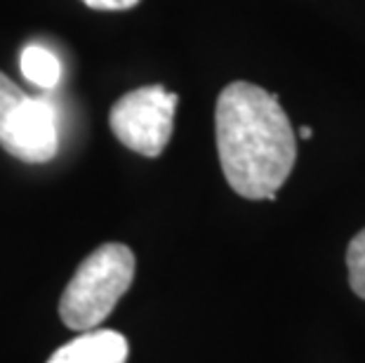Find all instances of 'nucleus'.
Returning <instances> with one entry per match:
<instances>
[{
  "label": "nucleus",
  "instance_id": "3",
  "mask_svg": "<svg viewBox=\"0 0 365 363\" xmlns=\"http://www.w3.org/2000/svg\"><path fill=\"white\" fill-rule=\"evenodd\" d=\"M0 146L24 163H48L57 156V116L45 99L24 95L0 71Z\"/></svg>",
  "mask_w": 365,
  "mask_h": 363
},
{
  "label": "nucleus",
  "instance_id": "8",
  "mask_svg": "<svg viewBox=\"0 0 365 363\" xmlns=\"http://www.w3.org/2000/svg\"><path fill=\"white\" fill-rule=\"evenodd\" d=\"M83 3L92 7V10L113 12V10H130V7L139 5V0H83Z\"/></svg>",
  "mask_w": 365,
  "mask_h": 363
},
{
  "label": "nucleus",
  "instance_id": "2",
  "mask_svg": "<svg viewBox=\"0 0 365 363\" xmlns=\"http://www.w3.org/2000/svg\"><path fill=\"white\" fill-rule=\"evenodd\" d=\"M135 279V255L123 243H104L85 257L61 292L59 316L66 328L88 333L99 326Z\"/></svg>",
  "mask_w": 365,
  "mask_h": 363
},
{
  "label": "nucleus",
  "instance_id": "5",
  "mask_svg": "<svg viewBox=\"0 0 365 363\" xmlns=\"http://www.w3.org/2000/svg\"><path fill=\"white\" fill-rule=\"evenodd\" d=\"M128 339L115 330L83 333L52 354L48 363H125Z\"/></svg>",
  "mask_w": 365,
  "mask_h": 363
},
{
  "label": "nucleus",
  "instance_id": "7",
  "mask_svg": "<svg viewBox=\"0 0 365 363\" xmlns=\"http://www.w3.org/2000/svg\"><path fill=\"white\" fill-rule=\"evenodd\" d=\"M346 269H349V283L351 290L359 297L365 300V229L351 238L346 248Z\"/></svg>",
  "mask_w": 365,
  "mask_h": 363
},
{
  "label": "nucleus",
  "instance_id": "6",
  "mask_svg": "<svg viewBox=\"0 0 365 363\" xmlns=\"http://www.w3.org/2000/svg\"><path fill=\"white\" fill-rule=\"evenodd\" d=\"M19 66H21V73L26 76V81L43 90H54L61 81L59 59L54 57V52L43 48V45H36V43L26 45V48L21 50Z\"/></svg>",
  "mask_w": 365,
  "mask_h": 363
},
{
  "label": "nucleus",
  "instance_id": "9",
  "mask_svg": "<svg viewBox=\"0 0 365 363\" xmlns=\"http://www.w3.org/2000/svg\"><path fill=\"white\" fill-rule=\"evenodd\" d=\"M299 135L304 137V140H312V137H314V130H312V128H302V130H299Z\"/></svg>",
  "mask_w": 365,
  "mask_h": 363
},
{
  "label": "nucleus",
  "instance_id": "4",
  "mask_svg": "<svg viewBox=\"0 0 365 363\" xmlns=\"http://www.w3.org/2000/svg\"><path fill=\"white\" fill-rule=\"evenodd\" d=\"M177 102V92H170L163 85H144L132 90L111 106V133L130 151L158 158L173 137Z\"/></svg>",
  "mask_w": 365,
  "mask_h": 363
},
{
  "label": "nucleus",
  "instance_id": "1",
  "mask_svg": "<svg viewBox=\"0 0 365 363\" xmlns=\"http://www.w3.org/2000/svg\"><path fill=\"white\" fill-rule=\"evenodd\" d=\"M215 140L229 187L247 200H276L297 160V137L278 95L234 81L215 104Z\"/></svg>",
  "mask_w": 365,
  "mask_h": 363
}]
</instances>
